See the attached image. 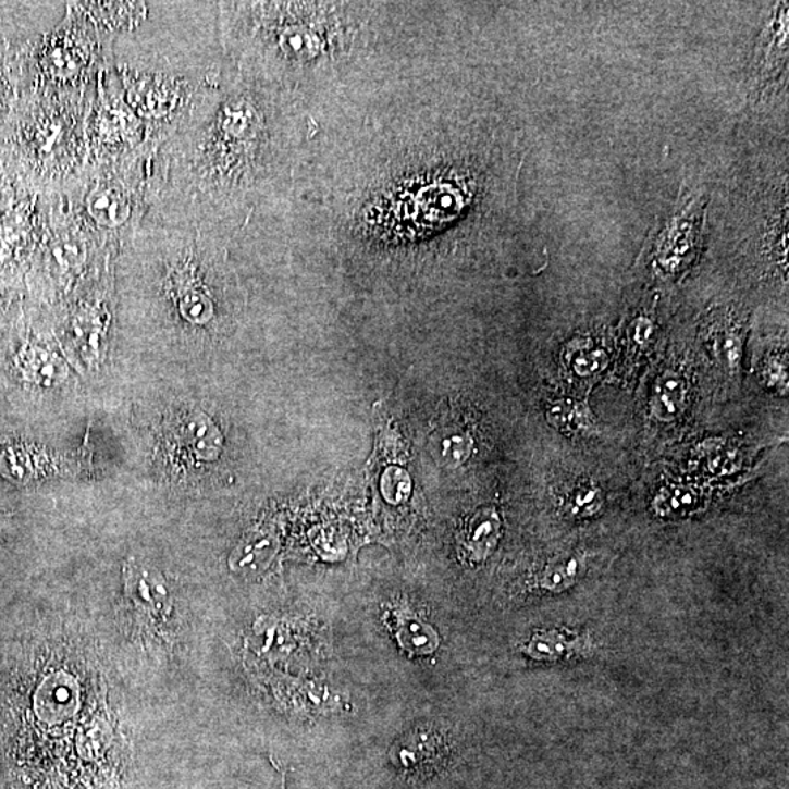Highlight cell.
I'll return each mask as SVG.
<instances>
[{
	"label": "cell",
	"instance_id": "cell-1",
	"mask_svg": "<svg viewBox=\"0 0 789 789\" xmlns=\"http://www.w3.org/2000/svg\"><path fill=\"white\" fill-rule=\"evenodd\" d=\"M161 152L163 183L153 200L242 221L274 190L287 163L279 88L230 71Z\"/></svg>",
	"mask_w": 789,
	"mask_h": 789
},
{
	"label": "cell",
	"instance_id": "cell-2",
	"mask_svg": "<svg viewBox=\"0 0 789 789\" xmlns=\"http://www.w3.org/2000/svg\"><path fill=\"white\" fill-rule=\"evenodd\" d=\"M214 5L148 2L143 20L112 37L110 62L148 140L168 143L230 74L211 41Z\"/></svg>",
	"mask_w": 789,
	"mask_h": 789
},
{
	"label": "cell",
	"instance_id": "cell-3",
	"mask_svg": "<svg viewBox=\"0 0 789 789\" xmlns=\"http://www.w3.org/2000/svg\"><path fill=\"white\" fill-rule=\"evenodd\" d=\"M163 144L148 140L119 160L85 168L58 192L66 211L109 254H116L140 227L163 183Z\"/></svg>",
	"mask_w": 789,
	"mask_h": 789
},
{
	"label": "cell",
	"instance_id": "cell-4",
	"mask_svg": "<svg viewBox=\"0 0 789 789\" xmlns=\"http://www.w3.org/2000/svg\"><path fill=\"white\" fill-rule=\"evenodd\" d=\"M91 93L42 91L33 116L24 126V143L34 168L47 187L57 194L71 185L87 168V119Z\"/></svg>",
	"mask_w": 789,
	"mask_h": 789
},
{
	"label": "cell",
	"instance_id": "cell-5",
	"mask_svg": "<svg viewBox=\"0 0 789 789\" xmlns=\"http://www.w3.org/2000/svg\"><path fill=\"white\" fill-rule=\"evenodd\" d=\"M112 38L94 23L81 2L65 12L37 47L36 71L41 91L91 93L110 57Z\"/></svg>",
	"mask_w": 789,
	"mask_h": 789
},
{
	"label": "cell",
	"instance_id": "cell-6",
	"mask_svg": "<svg viewBox=\"0 0 789 789\" xmlns=\"http://www.w3.org/2000/svg\"><path fill=\"white\" fill-rule=\"evenodd\" d=\"M87 168L131 156L148 143V132L123 98L110 57L98 72L87 119Z\"/></svg>",
	"mask_w": 789,
	"mask_h": 789
},
{
	"label": "cell",
	"instance_id": "cell-7",
	"mask_svg": "<svg viewBox=\"0 0 789 789\" xmlns=\"http://www.w3.org/2000/svg\"><path fill=\"white\" fill-rule=\"evenodd\" d=\"M703 208L702 198L685 200L656 233L652 260L665 276L676 275L692 260L701 238Z\"/></svg>",
	"mask_w": 789,
	"mask_h": 789
},
{
	"label": "cell",
	"instance_id": "cell-8",
	"mask_svg": "<svg viewBox=\"0 0 789 789\" xmlns=\"http://www.w3.org/2000/svg\"><path fill=\"white\" fill-rule=\"evenodd\" d=\"M449 753L443 732L433 725H421L392 745L390 757L405 779L426 780L445 767Z\"/></svg>",
	"mask_w": 789,
	"mask_h": 789
},
{
	"label": "cell",
	"instance_id": "cell-9",
	"mask_svg": "<svg viewBox=\"0 0 789 789\" xmlns=\"http://www.w3.org/2000/svg\"><path fill=\"white\" fill-rule=\"evenodd\" d=\"M125 594L147 627L160 629L172 618L173 600L163 576L135 562L123 567Z\"/></svg>",
	"mask_w": 789,
	"mask_h": 789
},
{
	"label": "cell",
	"instance_id": "cell-10",
	"mask_svg": "<svg viewBox=\"0 0 789 789\" xmlns=\"http://www.w3.org/2000/svg\"><path fill=\"white\" fill-rule=\"evenodd\" d=\"M174 454L182 460L187 456L195 460H214L219 458L223 437L208 416L194 411L183 416L174 426Z\"/></svg>",
	"mask_w": 789,
	"mask_h": 789
},
{
	"label": "cell",
	"instance_id": "cell-11",
	"mask_svg": "<svg viewBox=\"0 0 789 789\" xmlns=\"http://www.w3.org/2000/svg\"><path fill=\"white\" fill-rule=\"evenodd\" d=\"M386 626L396 643L408 654L429 656L441 646V637L430 622L423 620L408 605H392L386 609Z\"/></svg>",
	"mask_w": 789,
	"mask_h": 789
},
{
	"label": "cell",
	"instance_id": "cell-12",
	"mask_svg": "<svg viewBox=\"0 0 789 789\" xmlns=\"http://www.w3.org/2000/svg\"><path fill=\"white\" fill-rule=\"evenodd\" d=\"M501 519L493 509L477 511L463 532V547L471 560L480 562L496 547Z\"/></svg>",
	"mask_w": 789,
	"mask_h": 789
},
{
	"label": "cell",
	"instance_id": "cell-13",
	"mask_svg": "<svg viewBox=\"0 0 789 789\" xmlns=\"http://www.w3.org/2000/svg\"><path fill=\"white\" fill-rule=\"evenodd\" d=\"M47 459L40 452L20 443L0 446V472L14 483H28L45 473Z\"/></svg>",
	"mask_w": 789,
	"mask_h": 789
},
{
	"label": "cell",
	"instance_id": "cell-14",
	"mask_svg": "<svg viewBox=\"0 0 789 789\" xmlns=\"http://www.w3.org/2000/svg\"><path fill=\"white\" fill-rule=\"evenodd\" d=\"M686 403V386L680 378L665 374L656 382L652 411L659 420L668 421L682 411Z\"/></svg>",
	"mask_w": 789,
	"mask_h": 789
},
{
	"label": "cell",
	"instance_id": "cell-15",
	"mask_svg": "<svg viewBox=\"0 0 789 789\" xmlns=\"http://www.w3.org/2000/svg\"><path fill=\"white\" fill-rule=\"evenodd\" d=\"M603 493L595 484H576L563 497L562 507L570 518H590L603 507Z\"/></svg>",
	"mask_w": 789,
	"mask_h": 789
},
{
	"label": "cell",
	"instance_id": "cell-16",
	"mask_svg": "<svg viewBox=\"0 0 789 789\" xmlns=\"http://www.w3.org/2000/svg\"><path fill=\"white\" fill-rule=\"evenodd\" d=\"M21 366L27 378L38 385L57 381L61 377V370H59L61 367L54 360V356L40 347L28 348L21 356Z\"/></svg>",
	"mask_w": 789,
	"mask_h": 789
},
{
	"label": "cell",
	"instance_id": "cell-17",
	"mask_svg": "<svg viewBox=\"0 0 789 789\" xmlns=\"http://www.w3.org/2000/svg\"><path fill=\"white\" fill-rule=\"evenodd\" d=\"M579 563L575 557H558L550 562L541 571L540 587L550 592L566 591L574 585L578 576Z\"/></svg>",
	"mask_w": 789,
	"mask_h": 789
},
{
	"label": "cell",
	"instance_id": "cell-18",
	"mask_svg": "<svg viewBox=\"0 0 789 789\" xmlns=\"http://www.w3.org/2000/svg\"><path fill=\"white\" fill-rule=\"evenodd\" d=\"M575 645L576 642L567 639L565 634L557 633V631H543L531 638L528 646H525V652L534 659H557L565 656L567 652L574 651Z\"/></svg>",
	"mask_w": 789,
	"mask_h": 789
},
{
	"label": "cell",
	"instance_id": "cell-19",
	"mask_svg": "<svg viewBox=\"0 0 789 789\" xmlns=\"http://www.w3.org/2000/svg\"><path fill=\"white\" fill-rule=\"evenodd\" d=\"M587 414L570 400H558L548 408V421L563 432H576L587 426Z\"/></svg>",
	"mask_w": 789,
	"mask_h": 789
},
{
	"label": "cell",
	"instance_id": "cell-20",
	"mask_svg": "<svg viewBox=\"0 0 789 789\" xmlns=\"http://www.w3.org/2000/svg\"><path fill=\"white\" fill-rule=\"evenodd\" d=\"M604 362L605 354L603 352H599V349L581 348L579 349V353L576 354L574 361H571V367H574L575 372L581 374V377H590V374L595 373L596 370L604 365Z\"/></svg>",
	"mask_w": 789,
	"mask_h": 789
},
{
	"label": "cell",
	"instance_id": "cell-21",
	"mask_svg": "<svg viewBox=\"0 0 789 789\" xmlns=\"http://www.w3.org/2000/svg\"><path fill=\"white\" fill-rule=\"evenodd\" d=\"M469 452H471V439L463 436V434L447 437L443 442V456H446L452 463H464L468 458Z\"/></svg>",
	"mask_w": 789,
	"mask_h": 789
},
{
	"label": "cell",
	"instance_id": "cell-22",
	"mask_svg": "<svg viewBox=\"0 0 789 789\" xmlns=\"http://www.w3.org/2000/svg\"><path fill=\"white\" fill-rule=\"evenodd\" d=\"M279 769L281 772V779H280L279 785H276V787H274L272 789H287V788H285V776H287V772H285V769H281L280 765H279Z\"/></svg>",
	"mask_w": 789,
	"mask_h": 789
}]
</instances>
